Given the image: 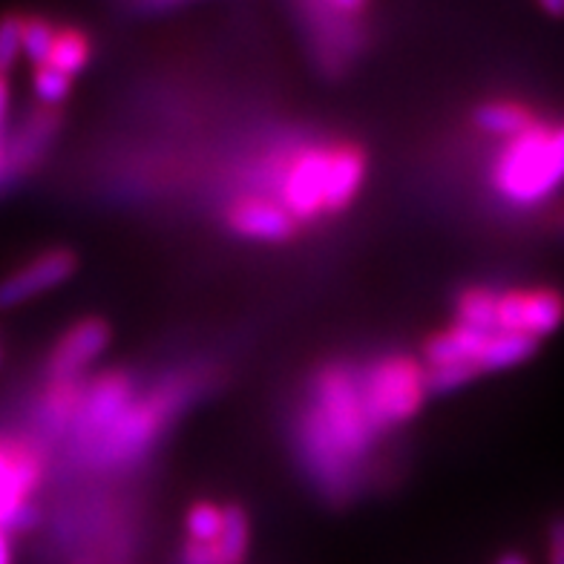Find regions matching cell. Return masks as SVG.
<instances>
[{"mask_svg": "<svg viewBox=\"0 0 564 564\" xmlns=\"http://www.w3.org/2000/svg\"><path fill=\"white\" fill-rule=\"evenodd\" d=\"M492 185L516 205H535L564 185V124L535 121L505 141L492 167Z\"/></svg>", "mask_w": 564, "mask_h": 564, "instance_id": "obj_1", "label": "cell"}, {"mask_svg": "<svg viewBox=\"0 0 564 564\" xmlns=\"http://www.w3.org/2000/svg\"><path fill=\"white\" fill-rule=\"evenodd\" d=\"M305 417L317 426L319 435L335 446V453L351 467H355L357 458L369 453L371 441L378 435L369 415H366L360 378H355L349 369H340V366L319 371L317 380H314V409Z\"/></svg>", "mask_w": 564, "mask_h": 564, "instance_id": "obj_2", "label": "cell"}, {"mask_svg": "<svg viewBox=\"0 0 564 564\" xmlns=\"http://www.w3.org/2000/svg\"><path fill=\"white\" fill-rule=\"evenodd\" d=\"M360 394L375 432L409 421L426 398L423 366L412 357H387L360 378Z\"/></svg>", "mask_w": 564, "mask_h": 564, "instance_id": "obj_3", "label": "cell"}, {"mask_svg": "<svg viewBox=\"0 0 564 564\" xmlns=\"http://www.w3.org/2000/svg\"><path fill=\"white\" fill-rule=\"evenodd\" d=\"M173 409H176V389L130 403L119 421L101 432L96 444L87 446V458L96 464H124V460L135 458L148 449L150 441L156 438V432L173 415Z\"/></svg>", "mask_w": 564, "mask_h": 564, "instance_id": "obj_4", "label": "cell"}, {"mask_svg": "<svg viewBox=\"0 0 564 564\" xmlns=\"http://www.w3.org/2000/svg\"><path fill=\"white\" fill-rule=\"evenodd\" d=\"M564 323V294L550 285L498 291L496 332L524 335L542 343Z\"/></svg>", "mask_w": 564, "mask_h": 564, "instance_id": "obj_5", "label": "cell"}, {"mask_svg": "<svg viewBox=\"0 0 564 564\" xmlns=\"http://www.w3.org/2000/svg\"><path fill=\"white\" fill-rule=\"evenodd\" d=\"M133 403V383L121 371L101 375L82 392V401L75 409L73 430L82 446H93L96 438L112 423L119 421L121 412Z\"/></svg>", "mask_w": 564, "mask_h": 564, "instance_id": "obj_6", "label": "cell"}, {"mask_svg": "<svg viewBox=\"0 0 564 564\" xmlns=\"http://www.w3.org/2000/svg\"><path fill=\"white\" fill-rule=\"evenodd\" d=\"M328 167H332V148H308L291 159L285 178H282V208L291 216H308L326 210Z\"/></svg>", "mask_w": 564, "mask_h": 564, "instance_id": "obj_7", "label": "cell"}, {"mask_svg": "<svg viewBox=\"0 0 564 564\" xmlns=\"http://www.w3.org/2000/svg\"><path fill=\"white\" fill-rule=\"evenodd\" d=\"M75 265H78V260L67 248H53V251L41 253L37 260L18 268L15 274L0 280V308L21 305L37 294H44V291L55 289L61 282H67L75 274Z\"/></svg>", "mask_w": 564, "mask_h": 564, "instance_id": "obj_8", "label": "cell"}, {"mask_svg": "<svg viewBox=\"0 0 564 564\" xmlns=\"http://www.w3.org/2000/svg\"><path fill=\"white\" fill-rule=\"evenodd\" d=\"M107 343H110V328L105 319L87 317L69 326L46 360V371H50L53 383L78 380L82 369H87L107 349Z\"/></svg>", "mask_w": 564, "mask_h": 564, "instance_id": "obj_9", "label": "cell"}, {"mask_svg": "<svg viewBox=\"0 0 564 564\" xmlns=\"http://www.w3.org/2000/svg\"><path fill=\"white\" fill-rule=\"evenodd\" d=\"M312 18V30L317 37L319 46V61L326 58V53L337 55V64H343V58L357 53L360 46V30L351 18L364 15L366 3L360 0H332V3H312V7H303Z\"/></svg>", "mask_w": 564, "mask_h": 564, "instance_id": "obj_10", "label": "cell"}, {"mask_svg": "<svg viewBox=\"0 0 564 564\" xmlns=\"http://www.w3.org/2000/svg\"><path fill=\"white\" fill-rule=\"evenodd\" d=\"M228 225L239 237L285 242L294 237V216L271 199H242L228 210Z\"/></svg>", "mask_w": 564, "mask_h": 564, "instance_id": "obj_11", "label": "cell"}, {"mask_svg": "<svg viewBox=\"0 0 564 564\" xmlns=\"http://www.w3.org/2000/svg\"><path fill=\"white\" fill-rule=\"evenodd\" d=\"M55 130H58V112L37 110L30 112L21 124L12 130L7 139V159H9V178L23 176L37 164V159L44 156V150L50 148Z\"/></svg>", "mask_w": 564, "mask_h": 564, "instance_id": "obj_12", "label": "cell"}, {"mask_svg": "<svg viewBox=\"0 0 564 564\" xmlns=\"http://www.w3.org/2000/svg\"><path fill=\"white\" fill-rule=\"evenodd\" d=\"M366 159L357 148H332V167H328V187H326V210L337 214V210L349 208V202L355 199L360 185H364Z\"/></svg>", "mask_w": 564, "mask_h": 564, "instance_id": "obj_13", "label": "cell"}, {"mask_svg": "<svg viewBox=\"0 0 564 564\" xmlns=\"http://www.w3.org/2000/svg\"><path fill=\"white\" fill-rule=\"evenodd\" d=\"M484 340H487V335L455 323L453 328H446V332H441V335L426 340V346H423V357H426V366H449V364L476 366L478 355H481L484 349Z\"/></svg>", "mask_w": 564, "mask_h": 564, "instance_id": "obj_14", "label": "cell"}, {"mask_svg": "<svg viewBox=\"0 0 564 564\" xmlns=\"http://www.w3.org/2000/svg\"><path fill=\"white\" fill-rule=\"evenodd\" d=\"M539 346H542V343L533 340V337L496 332V335H487V340H484V349L476 360V369L505 371V369H512V366L528 364L530 357L539 351Z\"/></svg>", "mask_w": 564, "mask_h": 564, "instance_id": "obj_15", "label": "cell"}, {"mask_svg": "<svg viewBox=\"0 0 564 564\" xmlns=\"http://www.w3.org/2000/svg\"><path fill=\"white\" fill-rule=\"evenodd\" d=\"M473 119H476V124L481 127L484 133L498 135V139L505 141L516 139V135H521L528 127L539 121L533 110L519 105V101H484L481 107H476Z\"/></svg>", "mask_w": 564, "mask_h": 564, "instance_id": "obj_16", "label": "cell"}, {"mask_svg": "<svg viewBox=\"0 0 564 564\" xmlns=\"http://www.w3.org/2000/svg\"><path fill=\"white\" fill-rule=\"evenodd\" d=\"M210 564H242L248 553V516L242 507H223V530L210 544Z\"/></svg>", "mask_w": 564, "mask_h": 564, "instance_id": "obj_17", "label": "cell"}, {"mask_svg": "<svg viewBox=\"0 0 564 564\" xmlns=\"http://www.w3.org/2000/svg\"><path fill=\"white\" fill-rule=\"evenodd\" d=\"M496 303L498 291L492 289H467L455 305V319L458 326H467L481 335H496Z\"/></svg>", "mask_w": 564, "mask_h": 564, "instance_id": "obj_18", "label": "cell"}, {"mask_svg": "<svg viewBox=\"0 0 564 564\" xmlns=\"http://www.w3.org/2000/svg\"><path fill=\"white\" fill-rule=\"evenodd\" d=\"M87 58H89L87 35L78 30H61L58 35H55L53 53H50V58H46L44 67H53V69H58L61 75L73 78L78 69H84Z\"/></svg>", "mask_w": 564, "mask_h": 564, "instance_id": "obj_19", "label": "cell"}, {"mask_svg": "<svg viewBox=\"0 0 564 564\" xmlns=\"http://www.w3.org/2000/svg\"><path fill=\"white\" fill-rule=\"evenodd\" d=\"M55 35L58 32L44 18H21V53H26V58L35 67H44L46 64L50 53H53Z\"/></svg>", "mask_w": 564, "mask_h": 564, "instance_id": "obj_20", "label": "cell"}, {"mask_svg": "<svg viewBox=\"0 0 564 564\" xmlns=\"http://www.w3.org/2000/svg\"><path fill=\"white\" fill-rule=\"evenodd\" d=\"M481 371L473 364H449V366H426L423 369V389L426 394H446L455 389L467 387Z\"/></svg>", "mask_w": 564, "mask_h": 564, "instance_id": "obj_21", "label": "cell"}, {"mask_svg": "<svg viewBox=\"0 0 564 564\" xmlns=\"http://www.w3.org/2000/svg\"><path fill=\"white\" fill-rule=\"evenodd\" d=\"M223 530V510L210 501H199L187 512V533L199 547H210L216 542V535Z\"/></svg>", "mask_w": 564, "mask_h": 564, "instance_id": "obj_22", "label": "cell"}, {"mask_svg": "<svg viewBox=\"0 0 564 564\" xmlns=\"http://www.w3.org/2000/svg\"><path fill=\"white\" fill-rule=\"evenodd\" d=\"M32 87H35L37 101L46 107L61 105L69 96V78L53 67H37L35 78H32Z\"/></svg>", "mask_w": 564, "mask_h": 564, "instance_id": "obj_23", "label": "cell"}, {"mask_svg": "<svg viewBox=\"0 0 564 564\" xmlns=\"http://www.w3.org/2000/svg\"><path fill=\"white\" fill-rule=\"evenodd\" d=\"M18 55H21V18L3 15L0 18V75L15 67Z\"/></svg>", "mask_w": 564, "mask_h": 564, "instance_id": "obj_24", "label": "cell"}, {"mask_svg": "<svg viewBox=\"0 0 564 564\" xmlns=\"http://www.w3.org/2000/svg\"><path fill=\"white\" fill-rule=\"evenodd\" d=\"M7 112H9V84L7 75H0V194H3V187L12 182L9 178V159H7Z\"/></svg>", "mask_w": 564, "mask_h": 564, "instance_id": "obj_25", "label": "cell"}, {"mask_svg": "<svg viewBox=\"0 0 564 564\" xmlns=\"http://www.w3.org/2000/svg\"><path fill=\"white\" fill-rule=\"evenodd\" d=\"M544 553H547V564H564V512L550 516L544 528Z\"/></svg>", "mask_w": 564, "mask_h": 564, "instance_id": "obj_26", "label": "cell"}, {"mask_svg": "<svg viewBox=\"0 0 564 564\" xmlns=\"http://www.w3.org/2000/svg\"><path fill=\"white\" fill-rule=\"evenodd\" d=\"M539 9H542L544 15L558 18V21L564 18V0H542V3H539Z\"/></svg>", "mask_w": 564, "mask_h": 564, "instance_id": "obj_27", "label": "cell"}, {"mask_svg": "<svg viewBox=\"0 0 564 564\" xmlns=\"http://www.w3.org/2000/svg\"><path fill=\"white\" fill-rule=\"evenodd\" d=\"M141 12H173V9H178V3H141Z\"/></svg>", "mask_w": 564, "mask_h": 564, "instance_id": "obj_28", "label": "cell"}, {"mask_svg": "<svg viewBox=\"0 0 564 564\" xmlns=\"http://www.w3.org/2000/svg\"><path fill=\"white\" fill-rule=\"evenodd\" d=\"M496 564H530V562L521 556V553H505V556H498Z\"/></svg>", "mask_w": 564, "mask_h": 564, "instance_id": "obj_29", "label": "cell"}]
</instances>
